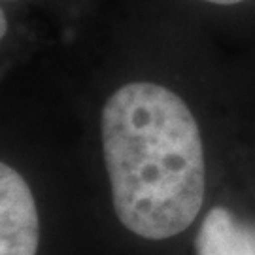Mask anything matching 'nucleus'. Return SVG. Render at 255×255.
I'll use <instances>...</instances> for the list:
<instances>
[{
    "label": "nucleus",
    "instance_id": "3",
    "mask_svg": "<svg viewBox=\"0 0 255 255\" xmlns=\"http://www.w3.org/2000/svg\"><path fill=\"white\" fill-rule=\"evenodd\" d=\"M197 255H255V233L223 206L206 214L195 238Z\"/></svg>",
    "mask_w": 255,
    "mask_h": 255
},
{
    "label": "nucleus",
    "instance_id": "1",
    "mask_svg": "<svg viewBox=\"0 0 255 255\" xmlns=\"http://www.w3.org/2000/svg\"><path fill=\"white\" fill-rule=\"evenodd\" d=\"M101 136L114 212L130 233L164 240L193 225L206 189L204 147L176 93L149 82L119 87L102 108Z\"/></svg>",
    "mask_w": 255,
    "mask_h": 255
},
{
    "label": "nucleus",
    "instance_id": "2",
    "mask_svg": "<svg viewBox=\"0 0 255 255\" xmlns=\"http://www.w3.org/2000/svg\"><path fill=\"white\" fill-rule=\"evenodd\" d=\"M40 221L34 195L25 178L0 164V255H36Z\"/></svg>",
    "mask_w": 255,
    "mask_h": 255
},
{
    "label": "nucleus",
    "instance_id": "4",
    "mask_svg": "<svg viewBox=\"0 0 255 255\" xmlns=\"http://www.w3.org/2000/svg\"><path fill=\"white\" fill-rule=\"evenodd\" d=\"M204 2H210V4H219V6H235V4L244 2V0H204Z\"/></svg>",
    "mask_w": 255,
    "mask_h": 255
}]
</instances>
